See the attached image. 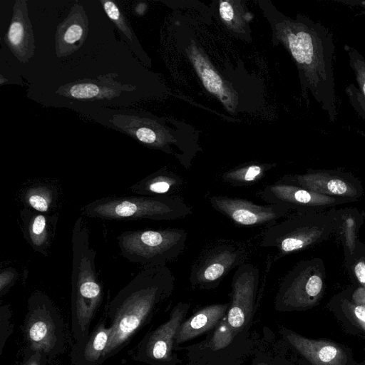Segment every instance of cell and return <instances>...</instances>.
I'll return each instance as SVG.
<instances>
[{
    "label": "cell",
    "mask_w": 365,
    "mask_h": 365,
    "mask_svg": "<svg viewBox=\"0 0 365 365\" xmlns=\"http://www.w3.org/2000/svg\"><path fill=\"white\" fill-rule=\"evenodd\" d=\"M18 278V272L13 267L5 268L0 272V295L3 297Z\"/></svg>",
    "instance_id": "31"
},
{
    "label": "cell",
    "mask_w": 365,
    "mask_h": 365,
    "mask_svg": "<svg viewBox=\"0 0 365 365\" xmlns=\"http://www.w3.org/2000/svg\"><path fill=\"white\" fill-rule=\"evenodd\" d=\"M281 181L297 185L312 192H324L332 195H344L351 194L349 185L344 180L330 178L317 180L312 174L283 177Z\"/></svg>",
    "instance_id": "25"
},
{
    "label": "cell",
    "mask_w": 365,
    "mask_h": 365,
    "mask_svg": "<svg viewBox=\"0 0 365 365\" xmlns=\"http://www.w3.org/2000/svg\"><path fill=\"white\" fill-rule=\"evenodd\" d=\"M246 249L240 245L220 242L207 250L194 264L190 283L193 288H216L227 273L244 263Z\"/></svg>",
    "instance_id": "11"
},
{
    "label": "cell",
    "mask_w": 365,
    "mask_h": 365,
    "mask_svg": "<svg viewBox=\"0 0 365 365\" xmlns=\"http://www.w3.org/2000/svg\"><path fill=\"white\" fill-rule=\"evenodd\" d=\"M259 196L267 204L284 205L297 212H309L320 205L334 202L331 197L281 180L266 185L259 192Z\"/></svg>",
    "instance_id": "14"
},
{
    "label": "cell",
    "mask_w": 365,
    "mask_h": 365,
    "mask_svg": "<svg viewBox=\"0 0 365 365\" xmlns=\"http://www.w3.org/2000/svg\"><path fill=\"white\" fill-rule=\"evenodd\" d=\"M354 273L359 282L365 285V263H357L354 267Z\"/></svg>",
    "instance_id": "34"
},
{
    "label": "cell",
    "mask_w": 365,
    "mask_h": 365,
    "mask_svg": "<svg viewBox=\"0 0 365 365\" xmlns=\"http://www.w3.org/2000/svg\"><path fill=\"white\" fill-rule=\"evenodd\" d=\"M344 49L359 87V89L349 84L346 87V93L355 111L365 120V58L349 46L345 45Z\"/></svg>",
    "instance_id": "23"
},
{
    "label": "cell",
    "mask_w": 365,
    "mask_h": 365,
    "mask_svg": "<svg viewBox=\"0 0 365 365\" xmlns=\"http://www.w3.org/2000/svg\"><path fill=\"white\" fill-rule=\"evenodd\" d=\"M182 177L168 170H159L134 184L130 190L139 195H175L183 185Z\"/></svg>",
    "instance_id": "22"
},
{
    "label": "cell",
    "mask_w": 365,
    "mask_h": 365,
    "mask_svg": "<svg viewBox=\"0 0 365 365\" xmlns=\"http://www.w3.org/2000/svg\"><path fill=\"white\" fill-rule=\"evenodd\" d=\"M279 333L297 357V365H361L351 349L327 339H312L281 327Z\"/></svg>",
    "instance_id": "10"
},
{
    "label": "cell",
    "mask_w": 365,
    "mask_h": 365,
    "mask_svg": "<svg viewBox=\"0 0 365 365\" xmlns=\"http://www.w3.org/2000/svg\"><path fill=\"white\" fill-rule=\"evenodd\" d=\"M23 333L26 346L41 351L48 361L64 351L63 318L50 297L41 291L32 293L28 299Z\"/></svg>",
    "instance_id": "6"
},
{
    "label": "cell",
    "mask_w": 365,
    "mask_h": 365,
    "mask_svg": "<svg viewBox=\"0 0 365 365\" xmlns=\"http://www.w3.org/2000/svg\"><path fill=\"white\" fill-rule=\"evenodd\" d=\"M71 332L74 342L86 339L103 299V289L95 266L96 251L89 245V229L82 217L72 231Z\"/></svg>",
    "instance_id": "3"
},
{
    "label": "cell",
    "mask_w": 365,
    "mask_h": 365,
    "mask_svg": "<svg viewBox=\"0 0 365 365\" xmlns=\"http://www.w3.org/2000/svg\"><path fill=\"white\" fill-rule=\"evenodd\" d=\"M309 212H297L267 227L261 235L260 246L274 247L277 258L306 248L319 237L317 218Z\"/></svg>",
    "instance_id": "9"
},
{
    "label": "cell",
    "mask_w": 365,
    "mask_h": 365,
    "mask_svg": "<svg viewBox=\"0 0 365 365\" xmlns=\"http://www.w3.org/2000/svg\"><path fill=\"white\" fill-rule=\"evenodd\" d=\"M190 304L178 302L170 311L168 319L148 332L128 354L134 361L148 365H178L175 337L178 328L186 319Z\"/></svg>",
    "instance_id": "8"
},
{
    "label": "cell",
    "mask_w": 365,
    "mask_h": 365,
    "mask_svg": "<svg viewBox=\"0 0 365 365\" xmlns=\"http://www.w3.org/2000/svg\"><path fill=\"white\" fill-rule=\"evenodd\" d=\"M251 365H297L293 361L286 359L270 358L264 356L260 358L258 356L255 359Z\"/></svg>",
    "instance_id": "32"
},
{
    "label": "cell",
    "mask_w": 365,
    "mask_h": 365,
    "mask_svg": "<svg viewBox=\"0 0 365 365\" xmlns=\"http://www.w3.org/2000/svg\"><path fill=\"white\" fill-rule=\"evenodd\" d=\"M285 38L292 56L298 64L304 86L325 111L331 122L337 117L331 32L320 22L309 19L289 22Z\"/></svg>",
    "instance_id": "2"
},
{
    "label": "cell",
    "mask_w": 365,
    "mask_h": 365,
    "mask_svg": "<svg viewBox=\"0 0 365 365\" xmlns=\"http://www.w3.org/2000/svg\"><path fill=\"white\" fill-rule=\"evenodd\" d=\"M112 329L101 319L83 341L74 342L70 356L71 365H100L108 347Z\"/></svg>",
    "instance_id": "19"
},
{
    "label": "cell",
    "mask_w": 365,
    "mask_h": 365,
    "mask_svg": "<svg viewBox=\"0 0 365 365\" xmlns=\"http://www.w3.org/2000/svg\"><path fill=\"white\" fill-rule=\"evenodd\" d=\"M145 9L146 5L143 3H140L135 6V12L138 15H142L144 14Z\"/></svg>",
    "instance_id": "35"
},
{
    "label": "cell",
    "mask_w": 365,
    "mask_h": 365,
    "mask_svg": "<svg viewBox=\"0 0 365 365\" xmlns=\"http://www.w3.org/2000/svg\"><path fill=\"white\" fill-rule=\"evenodd\" d=\"M14 331L12 323V312L9 305H1L0 307V354Z\"/></svg>",
    "instance_id": "29"
},
{
    "label": "cell",
    "mask_w": 365,
    "mask_h": 365,
    "mask_svg": "<svg viewBox=\"0 0 365 365\" xmlns=\"http://www.w3.org/2000/svg\"><path fill=\"white\" fill-rule=\"evenodd\" d=\"M48 362L49 361L43 353L25 346L17 365H47Z\"/></svg>",
    "instance_id": "30"
},
{
    "label": "cell",
    "mask_w": 365,
    "mask_h": 365,
    "mask_svg": "<svg viewBox=\"0 0 365 365\" xmlns=\"http://www.w3.org/2000/svg\"><path fill=\"white\" fill-rule=\"evenodd\" d=\"M360 364L361 365H365V358L361 362H360Z\"/></svg>",
    "instance_id": "36"
},
{
    "label": "cell",
    "mask_w": 365,
    "mask_h": 365,
    "mask_svg": "<svg viewBox=\"0 0 365 365\" xmlns=\"http://www.w3.org/2000/svg\"><path fill=\"white\" fill-rule=\"evenodd\" d=\"M88 21L81 4H74L67 17L57 26L55 36L56 53L66 57L77 51L84 43Z\"/></svg>",
    "instance_id": "17"
},
{
    "label": "cell",
    "mask_w": 365,
    "mask_h": 365,
    "mask_svg": "<svg viewBox=\"0 0 365 365\" xmlns=\"http://www.w3.org/2000/svg\"><path fill=\"white\" fill-rule=\"evenodd\" d=\"M187 238L183 229L136 230L117 237L120 255L143 268L165 266L183 252Z\"/></svg>",
    "instance_id": "5"
},
{
    "label": "cell",
    "mask_w": 365,
    "mask_h": 365,
    "mask_svg": "<svg viewBox=\"0 0 365 365\" xmlns=\"http://www.w3.org/2000/svg\"><path fill=\"white\" fill-rule=\"evenodd\" d=\"M20 218L24 240L34 251L48 256L55 237L58 214L42 213L24 207L20 210Z\"/></svg>",
    "instance_id": "15"
},
{
    "label": "cell",
    "mask_w": 365,
    "mask_h": 365,
    "mask_svg": "<svg viewBox=\"0 0 365 365\" xmlns=\"http://www.w3.org/2000/svg\"><path fill=\"white\" fill-rule=\"evenodd\" d=\"M186 350V365H240L252 354L254 344L249 331L237 332L226 317L206 337Z\"/></svg>",
    "instance_id": "7"
},
{
    "label": "cell",
    "mask_w": 365,
    "mask_h": 365,
    "mask_svg": "<svg viewBox=\"0 0 365 365\" xmlns=\"http://www.w3.org/2000/svg\"><path fill=\"white\" fill-rule=\"evenodd\" d=\"M101 3L109 19L130 41H132L133 38L132 30L116 4L112 1H101Z\"/></svg>",
    "instance_id": "28"
},
{
    "label": "cell",
    "mask_w": 365,
    "mask_h": 365,
    "mask_svg": "<svg viewBox=\"0 0 365 365\" xmlns=\"http://www.w3.org/2000/svg\"><path fill=\"white\" fill-rule=\"evenodd\" d=\"M230 302L217 303L204 307L186 318L178 329L175 346L208 333L214 329L227 316Z\"/></svg>",
    "instance_id": "18"
},
{
    "label": "cell",
    "mask_w": 365,
    "mask_h": 365,
    "mask_svg": "<svg viewBox=\"0 0 365 365\" xmlns=\"http://www.w3.org/2000/svg\"><path fill=\"white\" fill-rule=\"evenodd\" d=\"M220 14L225 21L230 22L233 19L234 10L230 2L226 1L220 2Z\"/></svg>",
    "instance_id": "33"
},
{
    "label": "cell",
    "mask_w": 365,
    "mask_h": 365,
    "mask_svg": "<svg viewBox=\"0 0 365 365\" xmlns=\"http://www.w3.org/2000/svg\"><path fill=\"white\" fill-rule=\"evenodd\" d=\"M82 215L111 220H175L192 214V207L179 195L110 197L82 207Z\"/></svg>",
    "instance_id": "4"
},
{
    "label": "cell",
    "mask_w": 365,
    "mask_h": 365,
    "mask_svg": "<svg viewBox=\"0 0 365 365\" xmlns=\"http://www.w3.org/2000/svg\"><path fill=\"white\" fill-rule=\"evenodd\" d=\"M113 75L102 76L100 80H87L71 83L60 87L57 93L76 99H110L118 96L125 89L114 81Z\"/></svg>",
    "instance_id": "20"
},
{
    "label": "cell",
    "mask_w": 365,
    "mask_h": 365,
    "mask_svg": "<svg viewBox=\"0 0 365 365\" xmlns=\"http://www.w3.org/2000/svg\"><path fill=\"white\" fill-rule=\"evenodd\" d=\"M58 192L56 185L39 182L26 187L20 198L26 207L42 213H51L56 207Z\"/></svg>",
    "instance_id": "24"
},
{
    "label": "cell",
    "mask_w": 365,
    "mask_h": 365,
    "mask_svg": "<svg viewBox=\"0 0 365 365\" xmlns=\"http://www.w3.org/2000/svg\"><path fill=\"white\" fill-rule=\"evenodd\" d=\"M208 200L214 210L241 227H269L287 216L291 211L281 205H259L247 200L228 196L213 195Z\"/></svg>",
    "instance_id": "13"
},
{
    "label": "cell",
    "mask_w": 365,
    "mask_h": 365,
    "mask_svg": "<svg viewBox=\"0 0 365 365\" xmlns=\"http://www.w3.org/2000/svg\"><path fill=\"white\" fill-rule=\"evenodd\" d=\"M266 170L264 166L253 164L228 171L223 174L222 179L233 186L250 185L260 180Z\"/></svg>",
    "instance_id": "27"
},
{
    "label": "cell",
    "mask_w": 365,
    "mask_h": 365,
    "mask_svg": "<svg viewBox=\"0 0 365 365\" xmlns=\"http://www.w3.org/2000/svg\"><path fill=\"white\" fill-rule=\"evenodd\" d=\"M175 277L165 266L143 268L109 302L106 319L112 329L103 361L116 355L149 324L171 297Z\"/></svg>",
    "instance_id": "1"
},
{
    "label": "cell",
    "mask_w": 365,
    "mask_h": 365,
    "mask_svg": "<svg viewBox=\"0 0 365 365\" xmlns=\"http://www.w3.org/2000/svg\"><path fill=\"white\" fill-rule=\"evenodd\" d=\"M328 309L345 333L365 339V305L340 296L330 301Z\"/></svg>",
    "instance_id": "21"
},
{
    "label": "cell",
    "mask_w": 365,
    "mask_h": 365,
    "mask_svg": "<svg viewBox=\"0 0 365 365\" xmlns=\"http://www.w3.org/2000/svg\"><path fill=\"white\" fill-rule=\"evenodd\" d=\"M191 58L207 90L220 98L225 103H227L230 97L220 76L199 53L192 51Z\"/></svg>",
    "instance_id": "26"
},
{
    "label": "cell",
    "mask_w": 365,
    "mask_h": 365,
    "mask_svg": "<svg viewBox=\"0 0 365 365\" xmlns=\"http://www.w3.org/2000/svg\"><path fill=\"white\" fill-rule=\"evenodd\" d=\"M4 41L11 53L21 63H26L35 50L34 37L25 0L15 1L11 24Z\"/></svg>",
    "instance_id": "16"
},
{
    "label": "cell",
    "mask_w": 365,
    "mask_h": 365,
    "mask_svg": "<svg viewBox=\"0 0 365 365\" xmlns=\"http://www.w3.org/2000/svg\"><path fill=\"white\" fill-rule=\"evenodd\" d=\"M259 284L257 267L250 263L237 267L232 277L231 298L226 316L229 324L237 332L250 331Z\"/></svg>",
    "instance_id": "12"
}]
</instances>
